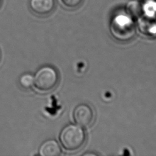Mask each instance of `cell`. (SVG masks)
I'll use <instances>...</instances> for the list:
<instances>
[{
  "label": "cell",
  "mask_w": 156,
  "mask_h": 156,
  "mask_svg": "<svg viewBox=\"0 0 156 156\" xmlns=\"http://www.w3.org/2000/svg\"><path fill=\"white\" fill-rule=\"evenodd\" d=\"M59 140L64 149L69 151H75L82 147L86 140V135L81 126L69 124L60 132Z\"/></svg>",
  "instance_id": "1"
},
{
  "label": "cell",
  "mask_w": 156,
  "mask_h": 156,
  "mask_svg": "<svg viewBox=\"0 0 156 156\" xmlns=\"http://www.w3.org/2000/svg\"><path fill=\"white\" fill-rule=\"evenodd\" d=\"M110 29L113 37L122 41L132 38L135 32V24L132 18L130 16L124 14L116 15L112 19Z\"/></svg>",
  "instance_id": "2"
},
{
  "label": "cell",
  "mask_w": 156,
  "mask_h": 156,
  "mask_svg": "<svg viewBox=\"0 0 156 156\" xmlns=\"http://www.w3.org/2000/svg\"><path fill=\"white\" fill-rule=\"evenodd\" d=\"M34 86L41 93L54 90L58 82V74L52 66L45 65L39 68L34 76Z\"/></svg>",
  "instance_id": "3"
},
{
  "label": "cell",
  "mask_w": 156,
  "mask_h": 156,
  "mask_svg": "<svg viewBox=\"0 0 156 156\" xmlns=\"http://www.w3.org/2000/svg\"><path fill=\"white\" fill-rule=\"evenodd\" d=\"M73 119L77 125L83 127H88L94 119L93 110L87 104H79L73 111Z\"/></svg>",
  "instance_id": "4"
},
{
  "label": "cell",
  "mask_w": 156,
  "mask_h": 156,
  "mask_svg": "<svg viewBox=\"0 0 156 156\" xmlns=\"http://www.w3.org/2000/svg\"><path fill=\"white\" fill-rule=\"evenodd\" d=\"M29 6L31 12L39 16L50 15L55 7V0H29Z\"/></svg>",
  "instance_id": "5"
},
{
  "label": "cell",
  "mask_w": 156,
  "mask_h": 156,
  "mask_svg": "<svg viewBox=\"0 0 156 156\" xmlns=\"http://www.w3.org/2000/svg\"><path fill=\"white\" fill-rule=\"evenodd\" d=\"M138 27L141 32L152 35L156 33V18L143 15L138 18Z\"/></svg>",
  "instance_id": "6"
},
{
  "label": "cell",
  "mask_w": 156,
  "mask_h": 156,
  "mask_svg": "<svg viewBox=\"0 0 156 156\" xmlns=\"http://www.w3.org/2000/svg\"><path fill=\"white\" fill-rule=\"evenodd\" d=\"M61 147L58 142L49 139L43 142L40 146L38 154L41 156H57L61 154Z\"/></svg>",
  "instance_id": "7"
},
{
  "label": "cell",
  "mask_w": 156,
  "mask_h": 156,
  "mask_svg": "<svg viewBox=\"0 0 156 156\" xmlns=\"http://www.w3.org/2000/svg\"><path fill=\"white\" fill-rule=\"evenodd\" d=\"M126 11L132 18H138L143 15L142 4L136 0H131L126 4Z\"/></svg>",
  "instance_id": "8"
},
{
  "label": "cell",
  "mask_w": 156,
  "mask_h": 156,
  "mask_svg": "<svg viewBox=\"0 0 156 156\" xmlns=\"http://www.w3.org/2000/svg\"><path fill=\"white\" fill-rule=\"evenodd\" d=\"M143 15L154 16L156 15V1L155 0H146L142 4Z\"/></svg>",
  "instance_id": "9"
},
{
  "label": "cell",
  "mask_w": 156,
  "mask_h": 156,
  "mask_svg": "<svg viewBox=\"0 0 156 156\" xmlns=\"http://www.w3.org/2000/svg\"><path fill=\"white\" fill-rule=\"evenodd\" d=\"M34 76L30 73H24L22 74L19 79L20 86L25 90H29L34 86Z\"/></svg>",
  "instance_id": "10"
},
{
  "label": "cell",
  "mask_w": 156,
  "mask_h": 156,
  "mask_svg": "<svg viewBox=\"0 0 156 156\" xmlns=\"http://www.w3.org/2000/svg\"><path fill=\"white\" fill-rule=\"evenodd\" d=\"M62 2L67 7L76 8L81 4L82 0H62Z\"/></svg>",
  "instance_id": "11"
},
{
  "label": "cell",
  "mask_w": 156,
  "mask_h": 156,
  "mask_svg": "<svg viewBox=\"0 0 156 156\" xmlns=\"http://www.w3.org/2000/svg\"><path fill=\"white\" fill-rule=\"evenodd\" d=\"M2 0H0V8H1V5H2Z\"/></svg>",
  "instance_id": "12"
},
{
  "label": "cell",
  "mask_w": 156,
  "mask_h": 156,
  "mask_svg": "<svg viewBox=\"0 0 156 156\" xmlns=\"http://www.w3.org/2000/svg\"><path fill=\"white\" fill-rule=\"evenodd\" d=\"M0 56H1V54H0Z\"/></svg>",
  "instance_id": "13"
}]
</instances>
